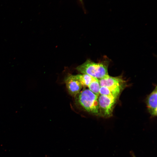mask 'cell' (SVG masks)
Masks as SVG:
<instances>
[{"label": "cell", "mask_w": 157, "mask_h": 157, "mask_svg": "<svg viewBox=\"0 0 157 157\" xmlns=\"http://www.w3.org/2000/svg\"><path fill=\"white\" fill-rule=\"evenodd\" d=\"M98 97L89 89H84L75 96V99L76 103L87 112L99 115Z\"/></svg>", "instance_id": "7a4b0ae2"}, {"label": "cell", "mask_w": 157, "mask_h": 157, "mask_svg": "<svg viewBox=\"0 0 157 157\" xmlns=\"http://www.w3.org/2000/svg\"><path fill=\"white\" fill-rule=\"evenodd\" d=\"M75 76L84 88L88 87L94 78L86 74H78Z\"/></svg>", "instance_id": "52a82bcc"}, {"label": "cell", "mask_w": 157, "mask_h": 157, "mask_svg": "<svg viewBox=\"0 0 157 157\" xmlns=\"http://www.w3.org/2000/svg\"><path fill=\"white\" fill-rule=\"evenodd\" d=\"M130 154L131 157H137L135 155L134 152L132 151H130Z\"/></svg>", "instance_id": "30bf717a"}, {"label": "cell", "mask_w": 157, "mask_h": 157, "mask_svg": "<svg viewBox=\"0 0 157 157\" xmlns=\"http://www.w3.org/2000/svg\"><path fill=\"white\" fill-rule=\"evenodd\" d=\"M108 59L96 63L88 60L83 64L78 66L76 69L82 74H86L99 79L108 75Z\"/></svg>", "instance_id": "6da1fadb"}, {"label": "cell", "mask_w": 157, "mask_h": 157, "mask_svg": "<svg viewBox=\"0 0 157 157\" xmlns=\"http://www.w3.org/2000/svg\"><path fill=\"white\" fill-rule=\"evenodd\" d=\"M146 103L148 110L151 115H157V87L147 97Z\"/></svg>", "instance_id": "8992f818"}, {"label": "cell", "mask_w": 157, "mask_h": 157, "mask_svg": "<svg viewBox=\"0 0 157 157\" xmlns=\"http://www.w3.org/2000/svg\"><path fill=\"white\" fill-rule=\"evenodd\" d=\"M99 81L100 87L105 86L119 93L125 84V81L121 77H112L108 75Z\"/></svg>", "instance_id": "277c9868"}, {"label": "cell", "mask_w": 157, "mask_h": 157, "mask_svg": "<svg viewBox=\"0 0 157 157\" xmlns=\"http://www.w3.org/2000/svg\"><path fill=\"white\" fill-rule=\"evenodd\" d=\"M117 99L113 97L99 94L98 97L99 115L105 117H110Z\"/></svg>", "instance_id": "3957f363"}, {"label": "cell", "mask_w": 157, "mask_h": 157, "mask_svg": "<svg viewBox=\"0 0 157 157\" xmlns=\"http://www.w3.org/2000/svg\"><path fill=\"white\" fill-rule=\"evenodd\" d=\"M79 0L81 2V3L82 4V5H83V0Z\"/></svg>", "instance_id": "8fae6325"}, {"label": "cell", "mask_w": 157, "mask_h": 157, "mask_svg": "<svg viewBox=\"0 0 157 157\" xmlns=\"http://www.w3.org/2000/svg\"><path fill=\"white\" fill-rule=\"evenodd\" d=\"M67 89L72 96H75L80 92L83 87L75 75H69L65 80Z\"/></svg>", "instance_id": "5b68a950"}, {"label": "cell", "mask_w": 157, "mask_h": 157, "mask_svg": "<svg viewBox=\"0 0 157 157\" xmlns=\"http://www.w3.org/2000/svg\"><path fill=\"white\" fill-rule=\"evenodd\" d=\"M88 87L90 90L96 95L98 96L99 95L100 86L98 79L94 78Z\"/></svg>", "instance_id": "9c48e42d"}, {"label": "cell", "mask_w": 157, "mask_h": 157, "mask_svg": "<svg viewBox=\"0 0 157 157\" xmlns=\"http://www.w3.org/2000/svg\"><path fill=\"white\" fill-rule=\"evenodd\" d=\"M99 94L110 96L117 98L120 93L105 86L100 87Z\"/></svg>", "instance_id": "ba28073f"}]
</instances>
